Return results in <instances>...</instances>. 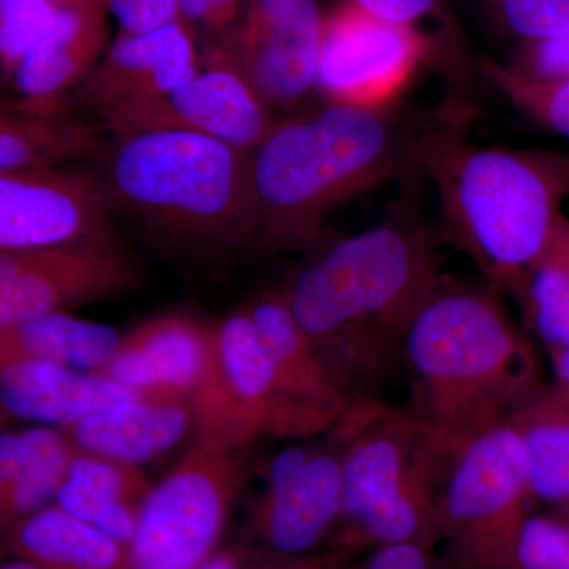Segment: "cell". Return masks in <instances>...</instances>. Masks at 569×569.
<instances>
[{
  "label": "cell",
  "instance_id": "24",
  "mask_svg": "<svg viewBox=\"0 0 569 569\" xmlns=\"http://www.w3.org/2000/svg\"><path fill=\"white\" fill-rule=\"evenodd\" d=\"M9 549L43 569H132L130 546L59 507L10 527Z\"/></svg>",
  "mask_w": 569,
  "mask_h": 569
},
{
  "label": "cell",
  "instance_id": "7",
  "mask_svg": "<svg viewBox=\"0 0 569 569\" xmlns=\"http://www.w3.org/2000/svg\"><path fill=\"white\" fill-rule=\"evenodd\" d=\"M535 501L518 427L500 422L466 441L441 509V560L448 569H519Z\"/></svg>",
  "mask_w": 569,
  "mask_h": 569
},
{
  "label": "cell",
  "instance_id": "28",
  "mask_svg": "<svg viewBox=\"0 0 569 569\" xmlns=\"http://www.w3.org/2000/svg\"><path fill=\"white\" fill-rule=\"evenodd\" d=\"M516 302L546 350L569 343V219L563 213L523 277Z\"/></svg>",
  "mask_w": 569,
  "mask_h": 569
},
{
  "label": "cell",
  "instance_id": "29",
  "mask_svg": "<svg viewBox=\"0 0 569 569\" xmlns=\"http://www.w3.org/2000/svg\"><path fill=\"white\" fill-rule=\"evenodd\" d=\"M479 70L519 111L569 138V80H537L488 59L479 63Z\"/></svg>",
  "mask_w": 569,
  "mask_h": 569
},
{
  "label": "cell",
  "instance_id": "22",
  "mask_svg": "<svg viewBox=\"0 0 569 569\" xmlns=\"http://www.w3.org/2000/svg\"><path fill=\"white\" fill-rule=\"evenodd\" d=\"M149 490L137 466L77 448L56 498L63 511L130 546Z\"/></svg>",
  "mask_w": 569,
  "mask_h": 569
},
{
  "label": "cell",
  "instance_id": "25",
  "mask_svg": "<svg viewBox=\"0 0 569 569\" xmlns=\"http://www.w3.org/2000/svg\"><path fill=\"white\" fill-rule=\"evenodd\" d=\"M108 146L96 127L67 112H28L2 107L0 173L62 167L69 162H102Z\"/></svg>",
  "mask_w": 569,
  "mask_h": 569
},
{
  "label": "cell",
  "instance_id": "2",
  "mask_svg": "<svg viewBox=\"0 0 569 569\" xmlns=\"http://www.w3.org/2000/svg\"><path fill=\"white\" fill-rule=\"evenodd\" d=\"M445 277L436 231L413 213L396 212L323 247L284 293L348 395L380 399L403 373L411 321Z\"/></svg>",
  "mask_w": 569,
  "mask_h": 569
},
{
  "label": "cell",
  "instance_id": "27",
  "mask_svg": "<svg viewBox=\"0 0 569 569\" xmlns=\"http://www.w3.org/2000/svg\"><path fill=\"white\" fill-rule=\"evenodd\" d=\"M509 421L526 452L531 496L546 508H569V407L550 388L539 392Z\"/></svg>",
  "mask_w": 569,
  "mask_h": 569
},
{
  "label": "cell",
  "instance_id": "38",
  "mask_svg": "<svg viewBox=\"0 0 569 569\" xmlns=\"http://www.w3.org/2000/svg\"><path fill=\"white\" fill-rule=\"evenodd\" d=\"M200 569H244L241 557L236 552L213 553Z\"/></svg>",
  "mask_w": 569,
  "mask_h": 569
},
{
  "label": "cell",
  "instance_id": "39",
  "mask_svg": "<svg viewBox=\"0 0 569 569\" xmlns=\"http://www.w3.org/2000/svg\"><path fill=\"white\" fill-rule=\"evenodd\" d=\"M0 569H43L36 561L14 557L13 560L6 561Z\"/></svg>",
  "mask_w": 569,
  "mask_h": 569
},
{
  "label": "cell",
  "instance_id": "21",
  "mask_svg": "<svg viewBox=\"0 0 569 569\" xmlns=\"http://www.w3.org/2000/svg\"><path fill=\"white\" fill-rule=\"evenodd\" d=\"M192 419L187 402L130 400L82 419L71 427V441L89 455L137 466L173 448Z\"/></svg>",
  "mask_w": 569,
  "mask_h": 569
},
{
  "label": "cell",
  "instance_id": "3",
  "mask_svg": "<svg viewBox=\"0 0 569 569\" xmlns=\"http://www.w3.org/2000/svg\"><path fill=\"white\" fill-rule=\"evenodd\" d=\"M410 410L456 440L509 421L548 385L529 337L486 282L445 277L418 310L403 347Z\"/></svg>",
  "mask_w": 569,
  "mask_h": 569
},
{
  "label": "cell",
  "instance_id": "6",
  "mask_svg": "<svg viewBox=\"0 0 569 569\" xmlns=\"http://www.w3.org/2000/svg\"><path fill=\"white\" fill-rule=\"evenodd\" d=\"M343 440V501L339 549L395 542L436 549L449 475L462 441L410 408L355 399L337 422Z\"/></svg>",
  "mask_w": 569,
  "mask_h": 569
},
{
  "label": "cell",
  "instance_id": "10",
  "mask_svg": "<svg viewBox=\"0 0 569 569\" xmlns=\"http://www.w3.org/2000/svg\"><path fill=\"white\" fill-rule=\"evenodd\" d=\"M141 279L121 239L0 252V328L118 298Z\"/></svg>",
  "mask_w": 569,
  "mask_h": 569
},
{
  "label": "cell",
  "instance_id": "9",
  "mask_svg": "<svg viewBox=\"0 0 569 569\" xmlns=\"http://www.w3.org/2000/svg\"><path fill=\"white\" fill-rule=\"evenodd\" d=\"M427 62L445 67L429 37L346 0L326 13L317 89L328 102L385 107Z\"/></svg>",
  "mask_w": 569,
  "mask_h": 569
},
{
  "label": "cell",
  "instance_id": "19",
  "mask_svg": "<svg viewBox=\"0 0 569 569\" xmlns=\"http://www.w3.org/2000/svg\"><path fill=\"white\" fill-rule=\"evenodd\" d=\"M140 399L103 373L82 372L48 361H18L2 367L0 403L11 417L73 427L104 408Z\"/></svg>",
  "mask_w": 569,
  "mask_h": 569
},
{
  "label": "cell",
  "instance_id": "4",
  "mask_svg": "<svg viewBox=\"0 0 569 569\" xmlns=\"http://www.w3.org/2000/svg\"><path fill=\"white\" fill-rule=\"evenodd\" d=\"M466 116L455 108L440 127L425 174L436 183L451 241L516 301L569 197V152L475 144Z\"/></svg>",
  "mask_w": 569,
  "mask_h": 569
},
{
  "label": "cell",
  "instance_id": "34",
  "mask_svg": "<svg viewBox=\"0 0 569 569\" xmlns=\"http://www.w3.org/2000/svg\"><path fill=\"white\" fill-rule=\"evenodd\" d=\"M119 33H148L181 20L179 0H108Z\"/></svg>",
  "mask_w": 569,
  "mask_h": 569
},
{
  "label": "cell",
  "instance_id": "5",
  "mask_svg": "<svg viewBox=\"0 0 569 569\" xmlns=\"http://www.w3.org/2000/svg\"><path fill=\"white\" fill-rule=\"evenodd\" d=\"M250 153L206 134L148 130L112 138L100 167L116 211L173 253L252 247Z\"/></svg>",
  "mask_w": 569,
  "mask_h": 569
},
{
  "label": "cell",
  "instance_id": "1",
  "mask_svg": "<svg viewBox=\"0 0 569 569\" xmlns=\"http://www.w3.org/2000/svg\"><path fill=\"white\" fill-rule=\"evenodd\" d=\"M451 108L323 107L279 119L250 152L258 252L312 249L326 216L356 194L425 173L430 142Z\"/></svg>",
  "mask_w": 569,
  "mask_h": 569
},
{
  "label": "cell",
  "instance_id": "31",
  "mask_svg": "<svg viewBox=\"0 0 569 569\" xmlns=\"http://www.w3.org/2000/svg\"><path fill=\"white\" fill-rule=\"evenodd\" d=\"M519 569H569V508L531 512L520 539Z\"/></svg>",
  "mask_w": 569,
  "mask_h": 569
},
{
  "label": "cell",
  "instance_id": "8",
  "mask_svg": "<svg viewBox=\"0 0 569 569\" xmlns=\"http://www.w3.org/2000/svg\"><path fill=\"white\" fill-rule=\"evenodd\" d=\"M233 452L197 438L149 490L130 545L132 569H200L211 559L241 482Z\"/></svg>",
  "mask_w": 569,
  "mask_h": 569
},
{
  "label": "cell",
  "instance_id": "13",
  "mask_svg": "<svg viewBox=\"0 0 569 569\" xmlns=\"http://www.w3.org/2000/svg\"><path fill=\"white\" fill-rule=\"evenodd\" d=\"M272 387L271 361L249 310L224 318L211 328L192 396L198 440L236 451L268 432Z\"/></svg>",
  "mask_w": 569,
  "mask_h": 569
},
{
  "label": "cell",
  "instance_id": "35",
  "mask_svg": "<svg viewBox=\"0 0 569 569\" xmlns=\"http://www.w3.org/2000/svg\"><path fill=\"white\" fill-rule=\"evenodd\" d=\"M511 67L537 80H569V37L523 41Z\"/></svg>",
  "mask_w": 569,
  "mask_h": 569
},
{
  "label": "cell",
  "instance_id": "12",
  "mask_svg": "<svg viewBox=\"0 0 569 569\" xmlns=\"http://www.w3.org/2000/svg\"><path fill=\"white\" fill-rule=\"evenodd\" d=\"M102 171L62 167L0 173V252L119 239Z\"/></svg>",
  "mask_w": 569,
  "mask_h": 569
},
{
  "label": "cell",
  "instance_id": "23",
  "mask_svg": "<svg viewBox=\"0 0 569 569\" xmlns=\"http://www.w3.org/2000/svg\"><path fill=\"white\" fill-rule=\"evenodd\" d=\"M77 447L51 429L0 437V518L10 529L58 497Z\"/></svg>",
  "mask_w": 569,
  "mask_h": 569
},
{
  "label": "cell",
  "instance_id": "15",
  "mask_svg": "<svg viewBox=\"0 0 569 569\" xmlns=\"http://www.w3.org/2000/svg\"><path fill=\"white\" fill-rule=\"evenodd\" d=\"M328 443L282 449L269 467L258 507V535L272 556H312L339 526L343 501V440L337 426Z\"/></svg>",
  "mask_w": 569,
  "mask_h": 569
},
{
  "label": "cell",
  "instance_id": "17",
  "mask_svg": "<svg viewBox=\"0 0 569 569\" xmlns=\"http://www.w3.org/2000/svg\"><path fill=\"white\" fill-rule=\"evenodd\" d=\"M197 73L194 37L181 20L148 33H119L81 82L77 104L107 119L173 92Z\"/></svg>",
  "mask_w": 569,
  "mask_h": 569
},
{
  "label": "cell",
  "instance_id": "32",
  "mask_svg": "<svg viewBox=\"0 0 569 569\" xmlns=\"http://www.w3.org/2000/svg\"><path fill=\"white\" fill-rule=\"evenodd\" d=\"M498 20L522 41L569 37V0H490Z\"/></svg>",
  "mask_w": 569,
  "mask_h": 569
},
{
  "label": "cell",
  "instance_id": "16",
  "mask_svg": "<svg viewBox=\"0 0 569 569\" xmlns=\"http://www.w3.org/2000/svg\"><path fill=\"white\" fill-rule=\"evenodd\" d=\"M111 138L148 130H186L250 153L277 122L249 82L216 62L159 99L119 108L107 119Z\"/></svg>",
  "mask_w": 569,
  "mask_h": 569
},
{
  "label": "cell",
  "instance_id": "30",
  "mask_svg": "<svg viewBox=\"0 0 569 569\" xmlns=\"http://www.w3.org/2000/svg\"><path fill=\"white\" fill-rule=\"evenodd\" d=\"M59 7L48 0H0V61L7 77L54 31Z\"/></svg>",
  "mask_w": 569,
  "mask_h": 569
},
{
  "label": "cell",
  "instance_id": "33",
  "mask_svg": "<svg viewBox=\"0 0 569 569\" xmlns=\"http://www.w3.org/2000/svg\"><path fill=\"white\" fill-rule=\"evenodd\" d=\"M249 0H179V13L187 28L219 41V48L244 17Z\"/></svg>",
  "mask_w": 569,
  "mask_h": 569
},
{
  "label": "cell",
  "instance_id": "18",
  "mask_svg": "<svg viewBox=\"0 0 569 569\" xmlns=\"http://www.w3.org/2000/svg\"><path fill=\"white\" fill-rule=\"evenodd\" d=\"M209 336L211 328L193 318H152L122 339L118 355L100 373L140 399L187 402L203 373Z\"/></svg>",
  "mask_w": 569,
  "mask_h": 569
},
{
  "label": "cell",
  "instance_id": "37",
  "mask_svg": "<svg viewBox=\"0 0 569 569\" xmlns=\"http://www.w3.org/2000/svg\"><path fill=\"white\" fill-rule=\"evenodd\" d=\"M548 353L553 370V385L549 387L550 391L569 407V343Z\"/></svg>",
  "mask_w": 569,
  "mask_h": 569
},
{
  "label": "cell",
  "instance_id": "11",
  "mask_svg": "<svg viewBox=\"0 0 569 569\" xmlns=\"http://www.w3.org/2000/svg\"><path fill=\"white\" fill-rule=\"evenodd\" d=\"M325 18L318 0H249L217 62L238 71L272 116L293 111L317 89Z\"/></svg>",
  "mask_w": 569,
  "mask_h": 569
},
{
  "label": "cell",
  "instance_id": "26",
  "mask_svg": "<svg viewBox=\"0 0 569 569\" xmlns=\"http://www.w3.org/2000/svg\"><path fill=\"white\" fill-rule=\"evenodd\" d=\"M121 343V336L111 326L69 313H50L0 328V367L32 359L82 372H102Z\"/></svg>",
  "mask_w": 569,
  "mask_h": 569
},
{
  "label": "cell",
  "instance_id": "14",
  "mask_svg": "<svg viewBox=\"0 0 569 569\" xmlns=\"http://www.w3.org/2000/svg\"><path fill=\"white\" fill-rule=\"evenodd\" d=\"M272 366L268 432L309 437L331 430L353 403L312 340L296 320L284 290L261 295L247 307Z\"/></svg>",
  "mask_w": 569,
  "mask_h": 569
},
{
  "label": "cell",
  "instance_id": "20",
  "mask_svg": "<svg viewBox=\"0 0 569 569\" xmlns=\"http://www.w3.org/2000/svg\"><path fill=\"white\" fill-rule=\"evenodd\" d=\"M107 44L104 10L61 9L54 31L11 74L22 102L13 110L66 112L63 96L89 77Z\"/></svg>",
  "mask_w": 569,
  "mask_h": 569
},
{
  "label": "cell",
  "instance_id": "36",
  "mask_svg": "<svg viewBox=\"0 0 569 569\" xmlns=\"http://www.w3.org/2000/svg\"><path fill=\"white\" fill-rule=\"evenodd\" d=\"M348 2L355 3L359 9L369 11L378 18H383V20L417 29L425 36H427L422 29L425 21L438 20L445 28L448 26V22L445 21L447 11L443 9V0H348Z\"/></svg>",
  "mask_w": 569,
  "mask_h": 569
}]
</instances>
